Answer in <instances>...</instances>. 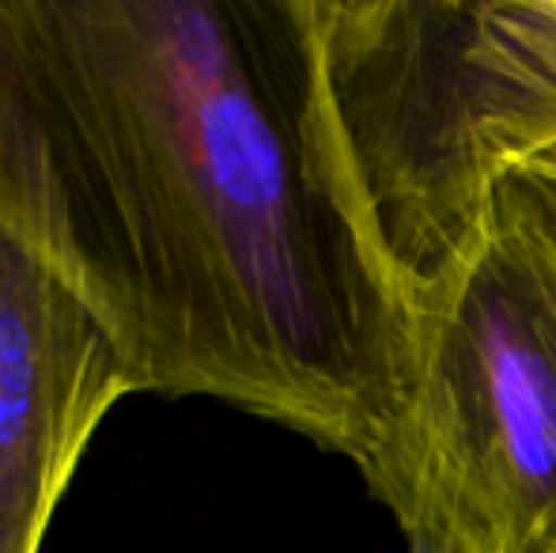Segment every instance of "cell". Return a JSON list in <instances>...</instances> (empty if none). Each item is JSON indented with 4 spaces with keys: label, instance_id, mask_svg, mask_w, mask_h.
<instances>
[{
    "label": "cell",
    "instance_id": "cell-5",
    "mask_svg": "<svg viewBox=\"0 0 556 553\" xmlns=\"http://www.w3.org/2000/svg\"><path fill=\"white\" fill-rule=\"evenodd\" d=\"M527 171H538V175H545V178H556V148H553V152H545L542 160H538L534 167H527Z\"/></svg>",
    "mask_w": 556,
    "mask_h": 553
},
{
    "label": "cell",
    "instance_id": "cell-2",
    "mask_svg": "<svg viewBox=\"0 0 556 553\" xmlns=\"http://www.w3.org/2000/svg\"><path fill=\"white\" fill-rule=\"evenodd\" d=\"M356 470L409 553H556V178H500L405 296L402 387Z\"/></svg>",
    "mask_w": 556,
    "mask_h": 553
},
{
    "label": "cell",
    "instance_id": "cell-1",
    "mask_svg": "<svg viewBox=\"0 0 556 553\" xmlns=\"http://www.w3.org/2000/svg\"><path fill=\"white\" fill-rule=\"evenodd\" d=\"M0 228L140 394L352 466L387 428L405 307L344 186L311 0H0Z\"/></svg>",
    "mask_w": 556,
    "mask_h": 553
},
{
    "label": "cell",
    "instance_id": "cell-4",
    "mask_svg": "<svg viewBox=\"0 0 556 553\" xmlns=\"http://www.w3.org/2000/svg\"><path fill=\"white\" fill-rule=\"evenodd\" d=\"M129 394L96 315L0 228V553H42L91 436Z\"/></svg>",
    "mask_w": 556,
    "mask_h": 553
},
{
    "label": "cell",
    "instance_id": "cell-3",
    "mask_svg": "<svg viewBox=\"0 0 556 553\" xmlns=\"http://www.w3.org/2000/svg\"><path fill=\"white\" fill-rule=\"evenodd\" d=\"M352 209L394 292L556 148V0H311Z\"/></svg>",
    "mask_w": 556,
    "mask_h": 553
}]
</instances>
